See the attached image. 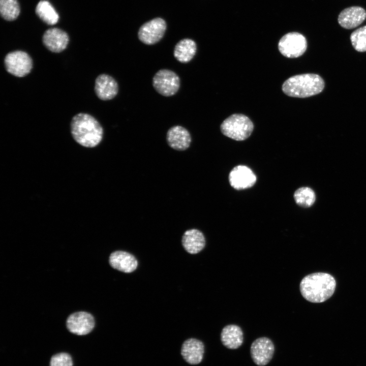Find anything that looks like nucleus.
I'll return each mask as SVG.
<instances>
[{
    "label": "nucleus",
    "mask_w": 366,
    "mask_h": 366,
    "mask_svg": "<svg viewBox=\"0 0 366 366\" xmlns=\"http://www.w3.org/2000/svg\"><path fill=\"white\" fill-rule=\"evenodd\" d=\"M325 83L322 78L316 74L307 73L292 76L282 85L286 95L295 98H307L320 93Z\"/></svg>",
    "instance_id": "obj_3"
},
{
    "label": "nucleus",
    "mask_w": 366,
    "mask_h": 366,
    "mask_svg": "<svg viewBox=\"0 0 366 366\" xmlns=\"http://www.w3.org/2000/svg\"><path fill=\"white\" fill-rule=\"evenodd\" d=\"M66 325L69 331L82 336L89 333L93 329L95 321L91 314L79 312L70 315L67 320Z\"/></svg>",
    "instance_id": "obj_10"
},
{
    "label": "nucleus",
    "mask_w": 366,
    "mask_h": 366,
    "mask_svg": "<svg viewBox=\"0 0 366 366\" xmlns=\"http://www.w3.org/2000/svg\"><path fill=\"white\" fill-rule=\"evenodd\" d=\"M307 48L304 36L297 32H291L283 36L278 43L281 53L288 58H296L302 55Z\"/></svg>",
    "instance_id": "obj_6"
},
{
    "label": "nucleus",
    "mask_w": 366,
    "mask_h": 366,
    "mask_svg": "<svg viewBox=\"0 0 366 366\" xmlns=\"http://www.w3.org/2000/svg\"><path fill=\"white\" fill-rule=\"evenodd\" d=\"M50 366H73V361L69 354L59 353L52 356Z\"/></svg>",
    "instance_id": "obj_25"
},
{
    "label": "nucleus",
    "mask_w": 366,
    "mask_h": 366,
    "mask_svg": "<svg viewBox=\"0 0 366 366\" xmlns=\"http://www.w3.org/2000/svg\"><path fill=\"white\" fill-rule=\"evenodd\" d=\"M70 130L74 140L80 145L92 148L98 145L103 137V129L92 115L79 113L74 116Z\"/></svg>",
    "instance_id": "obj_1"
},
{
    "label": "nucleus",
    "mask_w": 366,
    "mask_h": 366,
    "mask_svg": "<svg viewBox=\"0 0 366 366\" xmlns=\"http://www.w3.org/2000/svg\"><path fill=\"white\" fill-rule=\"evenodd\" d=\"M336 287L334 278L325 272H316L304 277L300 284V291L308 301L322 302L333 294Z\"/></svg>",
    "instance_id": "obj_2"
},
{
    "label": "nucleus",
    "mask_w": 366,
    "mask_h": 366,
    "mask_svg": "<svg viewBox=\"0 0 366 366\" xmlns=\"http://www.w3.org/2000/svg\"><path fill=\"white\" fill-rule=\"evenodd\" d=\"M274 352V346L270 339L261 337L252 344L250 353L252 360L259 366H264L271 360Z\"/></svg>",
    "instance_id": "obj_9"
},
{
    "label": "nucleus",
    "mask_w": 366,
    "mask_h": 366,
    "mask_svg": "<svg viewBox=\"0 0 366 366\" xmlns=\"http://www.w3.org/2000/svg\"><path fill=\"white\" fill-rule=\"evenodd\" d=\"M185 249L192 254L200 252L204 248L205 239L203 233L199 230L192 229L186 231L182 238Z\"/></svg>",
    "instance_id": "obj_19"
},
{
    "label": "nucleus",
    "mask_w": 366,
    "mask_h": 366,
    "mask_svg": "<svg viewBox=\"0 0 366 366\" xmlns=\"http://www.w3.org/2000/svg\"><path fill=\"white\" fill-rule=\"evenodd\" d=\"M0 13L5 20L13 21L20 13V7L17 0H0Z\"/></svg>",
    "instance_id": "obj_22"
},
{
    "label": "nucleus",
    "mask_w": 366,
    "mask_h": 366,
    "mask_svg": "<svg viewBox=\"0 0 366 366\" xmlns=\"http://www.w3.org/2000/svg\"><path fill=\"white\" fill-rule=\"evenodd\" d=\"M69 41L68 34L58 28L46 30L42 37V41L45 47L54 53H59L64 50L67 47Z\"/></svg>",
    "instance_id": "obj_12"
},
{
    "label": "nucleus",
    "mask_w": 366,
    "mask_h": 366,
    "mask_svg": "<svg viewBox=\"0 0 366 366\" xmlns=\"http://www.w3.org/2000/svg\"><path fill=\"white\" fill-rule=\"evenodd\" d=\"M350 40L353 48L358 52L366 51V25L352 33Z\"/></svg>",
    "instance_id": "obj_24"
},
{
    "label": "nucleus",
    "mask_w": 366,
    "mask_h": 366,
    "mask_svg": "<svg viewBox=\"0 0 366 366\" xmlns=\"http://www.w3.org/2000/svg\"><path fill=\"white\" fill-rule=\"evenodd\" d=\"M166 29L165 20L161 18H156L141 25L138 33V38L144 44L152 45L163 38Z\"/></svg>",
    "instance_id": "obj_8"
},
{
    "label": "nucleus",
    "mask_w": 366,
    "mask_h": 366,
    "mask_svg": "<svg viewBox=\"0 0 366 366\" xmlns=\"http://www.w3.org/2000/svg\"><path fill=\"white\" fill-rule=\"evenodd\" d=\"M243 340V332L236 325H228L221 331V341L223 345L229 349L238 348L242 344Z\"/></svg>",
    "instance_id": "obj_18"
},
{
    "label": "nucleus",
    "mask_w": 366,
    "mask_h": 366,
    "mask_svg": "<svg viewBox=\"0 0 366 366\" xmlns=\"http://www.w3.org/2000/svg\"><path fill=\"white\" fill-rule=\"evenodd\" d=\"M204 353L203 343L195 338L186 340L181 347L180 353L183 359L192 365L200 363L203 359Z\"/></svg>",
    "instance_id": "obj_13"
},
{
    "label": "nucleus",
    "mask_w": 366,
    "mask_h": 366,
    "mask_svg": "<svg viewBox=\"0 0 366 366\" xmlns=\"http://www.w3.org/2000/svg\"><path fill=\"white\" fill-rule=\"evenodd\" d=\"M109 263L114 269L126 273L134 271L138 265L137 259L133 255L121 251L111 253L109 257Z\"/></svg>",
    "instance_id": "obj_17"
},
{
    "label": "nucleus",
    "mask_w": 366,
    "mask_h": 366,
    "mask_svg": "<svg viewBox=\"0 0 366 366\" xmlns=\"http://www.w3.org/2000/svg\"><path fill=\"white\" fill-rule=\"evenodd\" d=\"M118 91V84L112 76L102 74L96 78L95 92L100 99L103 101L111 100L116 96Z\"/></svg>",
    "instance_id": "obj_14"
},
{
    "label": "nucleus",
    "mask_w": 366,
    "mask_h": 366,
    "mask_svg": "<svg viewBox=\"0 0 366 366\" xmlns=\"http://www.w3.org/2000/svg\"><path fill=\"white\" fill-rule=\"evenodd\" d=\"M220 129L225 136L235 140L242 141L251 135L254 125L245 115L233 114L223 121Z\"/></svg>",
    "instance_id": "obj_4"
},
{
    "label": "nucleus",
    "mask_w": 366,
    "mask_h": 366,
    "mask_svg": "<svg viewBox=\"0 0 366 366\" xmlns=\"http://www.w3.org/2000/svg\"><path fill=\"white\" fill-rule=\"evenodd\" d=\"M196 44L193 40L190 39H184L176 44L173 55L179 62L187 63L192 59L196 54Z\"/></svg>",
    "instance_id": "obj_20"
},
{
    "label": "nucleus",
    "mask_w": 366,
    "mask_h": 366,
    "mask_svg": "<svg viewBox=\"0 0 366 366\" xmlns=\"http://www.w3.org/2000/svg\"><path fill=\"white\" fill-rule=\"evenodd\" d=\"M152 85L160 95L165 97L172 96L179 89L180 79L173 71L168 69H161L154 75Z\"/></svg>",
    "instance_id": "obj_7"
},
{
    "label": "nucleus",
    "mask_w": 366,
    "mask_h": 366,
    "mask_svg": "<svg viewBox=\"0 0 366 366\" xmlns=\"http://www.w3.org/2000/svg\"><path fill=\"white\" fill-rule=\"evenodd\" d=\"M229 181L232 187L240 190L253 186L256 181V176L248 167L238 165L234 167L230 172Z\"/></svg>",
    "instance_id": "obj_11"
},
{
    "label": "nucleus",
    "mask_w": 366,
    "mask_h": 366,
    "mask_svg": "<svg viewBox=\"0 0 366 366\" xmlns=\"http://www.w3.org/2000/svg\"><path fill=\"white\" fill-rule=\"evenodd\" d=\"M36 13L39 18L49 25H54L58 20L59 16L51 4L47 1H40L36 8Z\"/></svg>",
    "instance_id": "obj_21"
},
{
    "label": "nucleus",
    "mask_w": 366,
    "mask_h": 366,
    "mask_svg": "<svg viewBox=\"0 0 366 366\" xmlns=\"http://www.w3.org/2000/svg\"><path fill=\"white\" fill-rule=\"evenodd\" d=\"M366 18V11L362 7L352 6L342 11L338 21L342 27L352 29L361 24Z\"/></svg>",
    "instance_id": "obj_15"
},
{
    "label": "nucleus",
    "mask_w": 366,
    "mask_h": 366,
    "mask_svg": "<svg viewBox=\"0 0 366 366\" xmlns=\"http://www.w3.org/2000/svg\"><path fill=\"white\" fill-rule=\"evenodd\" d=\"M296 203L300 206L309 207L314 203L316 196L313 190L309 187L298 189L294 194Z\"/></svg>",
    "instance_id": "obj_23"
},
{
    "label": "nucleus",
    "mask_w": 366,
    "mask_h": 366,
    "mask_svg": "<svg viewBox=\"0 0 366 366\" xmlns=\"http://www.w3.org/2000/svg\"><path fill=\"white\" fill-rule=\"evenodd\" d=\"M166 140L168 144L173 149L185 150L190 145L191 137L186 128L180 126H175L168 130Z\"/></svg>",
    "instance_id": "obj_16"
},
{
    "label": "nucleus",
    "mask_w": 366,
    "mask_h": 366,
    "mask_svg": "<svg viewBox=\"0 0 366 366\" xmlns=\"http://www.w3.org/2000/svg\"><path fill=\"white\" fill-rule=\"evenodd\" d=\"M4 64L8 73L16 77H22L30 72L33 63L27 53L21 50H15L6 55Z\"/></svg>",
    "instance_id": "obj_5"
}]
</instances>
